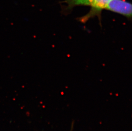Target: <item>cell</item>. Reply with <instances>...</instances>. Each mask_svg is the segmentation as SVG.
Listing matches in <instances>:
<instances>
[{
  "mask_svg": "<svg viewBox=\"0 0 132 131\" xmlns=\"http://www.w3.org/2000/svg\"><path fill=\"white\" fill-rule=\"evenodd\" d=\"M106 10L120 14L127 18L132 17V4L126 0H110Z\"/></svg>",
  "mask_w": 132,
  "mask_h": 131,
  "instance_id": "cell-1",
  "label": "cell"
},
{
  "mask_svg": "<svg viewBox=\"0 0 132 131\" xmlns=\"http://www.w3.org/2000/svg\"><path fill=\"white\" fill-rule=\"evenodd\" d=\"M110 0H92V11L81 18V21L85 22L91 17L98 15L103 10H106L107 4Z\"/></svg>",
  "mask_w": 132,
  "mask_h": 131,
  "instance_id": "cell-2",
  "label": "cell"
},
{
  "mask_svg": "<svg viewBox=\"0 0 132 131\" xmlns=\"http://www.w3.org/2000/svg\"><path fill=\"white\" fill-rule=\"evenodd\" d=\"M68 4V7L71 9L77 6H86L92 7V0H66L65 1Z\"/></svg>",
  "mask_w": 132,
  "mask_h": 131,
  "instance_id": "cell-3",
  "label": "cell"
}]
</instances>
